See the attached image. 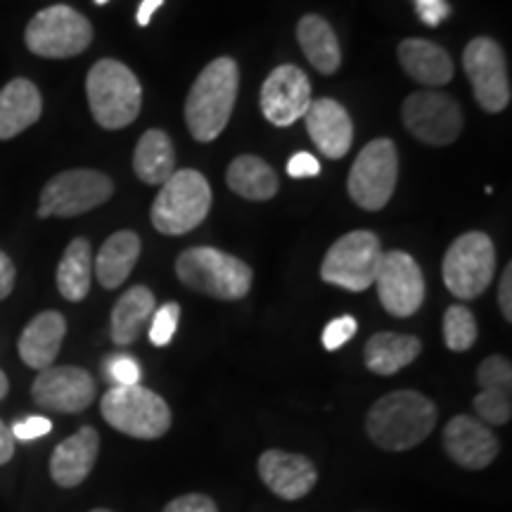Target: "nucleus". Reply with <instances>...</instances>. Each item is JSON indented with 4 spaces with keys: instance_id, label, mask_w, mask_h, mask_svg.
<instances>
[{
    "instance_id": "29",
    "label": "nucleus",
    "mask_w": 512,
    "mask_h": 512,
    "mask_svg": "<svg viewBox=\"0 0 512 512\" xmlns=\"http://www.w3.org/2000/svg\"><path fill=\"white\" fill-rule=\"evenodd\" d=\"M155 309V294L147 290V287L136 285L131 287V290H126L124 297H121L112 309V342L119 344V347H128V344L136 342L140 330H143V325L152 318Z\"/></svg>"
},
{
    "instance_id": "25",
    "label": "nucleus",
    "mask_w": 512,
    "mask_h": 512,
    "mask_svg": "<svg viewBox=\"0 0 512 512\" xmlns=\"http://www.w3.org/2000/svg\"><path fill=\"white\" fill-rule=\"evenodd\" d=\"M140 256V238L133 230H119L110 235L105 245L100 247L98 259H95V278L105 290H117L131 275Z\"/></svg>"
},
{
    "instance_id": "2",
    "label": "nucleus",
    "mask_w": 512,
    "mask_h": 512,
    "mask_svg": "<svg viewBox=\"0 0 512 512\" xmlns=\"http://www.w3.org/2000/svg\"><path fill=\"white\" fill-rule=\"evenodd\" d=\"M240 72L233 57L209 62L192 83L185 100V124L197 143H211L228 126L238 100Z\"/></svg>"
},
{
    "instance_id": "41",
    "label": "nucleus",
    "mask_w": 512,
    "mask_h": 512,
    "mask_svg": "<svg viewBox=\"0 0 512 512\" xmlns=\"http://www.w3.org/2000/svg\"><path fill=\"white\" fill-rule=\"evenodd\" d=\"M498 304H501V311L508 323H512V266L508 264L503 271L501 287H498Z\"/></svg>"
},
{
    "instance_id": "10",
    "label": "nucleus",
    "mask_w": 512,
    "mask_h": 512,
    "mask_svg": "<svg viewBox=\"0 0 512 512\" xmlns=\"http://www.w3.org/2000/svg\"><path fill=\"white\" fill-rule=\"evenodd\" d=\"M396 178H399L396 145L389 138H377L358 152L347 190L361 209L380 211L392 200Z\"/></svg>"
},
{
    "instance_id": "30",
    "label": "nucleus",
    "mask_w": 512,
    "mask_h": 512,
    "mask_svg": "<svg viewBox=\"0 0 512 512\" xmlns=\"http://www.w3.org/2000/svg\"><path fill=\"white\" fill-rule=\"evenodd\" d=\"M228 188L235 192V195L245 197V200L252 202H266L273 200L278 195L280 181L271 169V164H266L264 159L254 155H242L233 159V164L228 166L226 174Z\"/></svg>"
},
{
    "instance_id": "26",
    "label": "nucleus",
    "mask_w": 512,
    "mask_h": 512,
    "mask_svg": "<svg viewBox=\"0 0 512 512\" xmlns=\"http://www.w3.org/2000/svg\"><path fill=\"white\" fill-rule=\"evenodd\" d=\"M422 342L413 335L377 332L366 344V366L375 375H396L420 356Z\"/></svg>"
},
{
    "instance_id": "14",
    "label": "nucleus",
    "mask_w": 512,
    "mask_h": 512,
    "mask_svg": "<svg viewBox=\"0 0 512 512\" xmlns=\"http://www.w3.org/2000/svg\"><path fill=\"white\" fill-rule=\"evenodd\" d=\"M373 283L389 316L408 318L418 313L425 302V278H422L418 261L399 249L382 254Z\"/></svg>"
},
{
    "instance_id": "13",
    "label": "nucleus",
    "mask_w": 512,
    "mask_h": 512,
    "mask_svg": "<svg viewBox=\"0 0 512 512\" xmlns=\"http://www.w3.org/2000/svg\"><path fill=\"white\" fill-rule=\"evenodd\" d=\"M403 124L422 143L444 147L456 143L463 131V112L451 95L418 91L408 95L401 107Z\"/></svg>"
},
{
    "instance_id": "31",
    "label": "nucleus",
    "mask_w": 512,
    "mask_h": 512,
    "mask_svg": "<svg viewBox=\"0 0 512 512\" xmlns=\"http://www.w3.org/2000/svg\"><path fill=\"white\" fill-rule=\"evenodd\" d=\"M93 280V252L91 242L76 238L64 249L57 266V290L67 302H81L91 290Z\"/></svg>"
},
{
    "instance_id": "32",
    "label": "nucleus",
    "mask_w": 512,
    "mask_h": 512,
    "mask_svg": "<svg viewBox=\"0 0 512 512\" xmlns=\"http://www.w3.org/2000/svg\"><path fill=\"white\" fill-rule=\"evenodd\" d=\"M477 320L472 316L470 309H465L463 304L448 306L444 313V342L451 351H467L475 347L477 342Z\"/></svg>"
},
{
    "instance_id": "18",
    "label": "nucleus",
    "mask_w": 512,
    "mask_h": 512,
    "mask_svg": "<svg viewBox=\"0 0 512 512\" xmlns=\"http://www.w3.org/2000/svg\"><path fill=\"white\" fill-rule=\"evenodd\" d=\"M259 477L278 498L299 501L313 491L318 482V470L306 456L271 448V451L261 453Z\"/></svg>"
},
{
    "instance_id": "28",
    "label": "nucleus",
    "mask_w": 512,
    "mask_h": 512,
    "mask_svg": "<svg viewBox=\"0 0 512 512\" xmlns=\"http://www.w3.org/2000/svg\"><path fill=\"white\" fill-rule=\"evenodd\" d=\"M297 38L306 60L320 74H335L342 64V50L330 22L320 15H304L297 24Z\"/></svg>"
},
{
    "instance_id": "16",
    "label": "nucleus",
    "mask_w": 512,
    "mask_h": 512,
    "mask_svg": "<svg viewBox=\"0 0 512 512\" xmlns=\"http://www.w3.org/2000/svg\"><path fill=\"white\" fill-rule=\"evenodd\" d=\"M311 105V81L294 64L275 67L261 86V112L273 126H292Z\"/></svg>"
},
{
    "instance_id": "34",
    "label": "nucleus",
    "mask_w": 512,
    "mask_h": 512,
    "mask_svg": "<svg viewBox=\"0 0 512 512\" xmlns=\"http://www.w3.org/2000/svg\"><path fill=\"white\" fill-rule=\"evenodd\" d=\"M107 377L114 382V387H133V384H140V366L136 358L131 356H112L110 361L105 363Z\"/></svg>"
},
{
    "instance_id": "20",
    "label": "nucleus",
    "mask_w": 512,
    "mask_h": 512,
    "mask_svg": "<svg viewBox=\"0 0 512 512\" xmlns=\"http://www.w3.org/2000/svg\"><path fill=\"white\" fill-rule=\"evenodd\" d=\"M475 411L484 425H508L512 418V366L508 358L489 356L477 370Z\"/></svg>"
},
{
    "instance_id": "6",
    "label": "nucleus",
    "mask_w": 512,
    "mask_h": 512,
    "mask_svg": "<svg viewBox=\"0 0 512 512\" xmlns=\"http://www.w3.org/2000/svg\"><path fill=\"white\" fill-rule=\"evenodd\" d=\"M100 411L114 430L133 439H159L171 427L169 403L140 384L112 387L102 396Z\"/></svg>"
},
{
    "instance_id": "36",
    "label": "nucleus",
    "mask_w": 512,
    "mask_h": 512,
    "mask_svg": "<svg viewBox=\"0 0 512 512\" xmlns=\"http://www.w3.org/2000/svg\"><path fill=\"white\" fill-rule=\"evenodd\" d=\"M164 512H219L216 503L204 494H185L178 496L166 505Z\"/></svg>"
},
{
    "instance_id": "45",
    "label": "nucleus",
    "mask_w": 512,
    "mask_h": 512,
    "mask_svg": "<svg viewBox=\"0 0 512 512\" xmlns=\"http://www.w3.org/2000/svg\"><path fill=\"white\" fill-rule=\"evenodd\" d=\"M91 512H112V510H105V508H95V510H91Z\"/></svg>"
},
{
    "instance_id": "46",
    "label": "nucleus",
    "mask_w": 512,
    "mask_h": 512,
    "mask_svg": "<svg viewBox=\"0 0 512 512\" xmlns=\"http://www.w3.org/2000/svg\"><path fill=\"white\" fill-rule=\"evenodd\" d=\"M107 3V0H95V5H105Z\"/></svg>"
},
{
    "instance_id": "35",
    "label": "nucleus",
    "mask_w": 512,
    "mask_h": 512,
    "mask_svg": "<svg viewBox=\"0 0 512 512\" xmlns=\"http://www.w3.org/2000/svg\"><path fill=\"white\" fill-rule=\"evenodd\" d=\"M356 330H358V325H356L354 316H342V318L330 320L323 330V347L328 351L344 347V344H347L349 339L356 335Z\"/></svg>"
},
{
    "instance_id": "38",
    "label": "nucleus",
    "mask_w": 512,
    "mask_h": 512,
    "mask_svg": "<svg viewBox=\"0 0 512 512\" xmlns=\"http://www.w3.org/2000/svg\"><path fill=\"white\" fill-rule=\"evenodd\" d=\"M53 430V422L48 418H34L24 420V422H17L15 427H12V437L15 439H22V441H31V439H38V437H46V434Z\"/></svg>"
},
{
    "instance_id": "3",
    "label": "nucleus",
    "mask_w": 512,
    "mask_h": 512,
    "mask_svg": "<svg viewBox=\"0 0 512 512\" xmlns=\"http://www.w3.org/2000/svg\"><path fill=\"white\" fill-rule=\"evenodd\" d=\"M176 275L190 290L207 297L238 302L252 290V268L238 256L216 247H190L176 259Z\"/></svg>"
},
{
    "instance_id": "40",
    "label": "nucleus",
    "mask_w": 512,
    "mask_h": 512,
    "mask_svg": "<svg viewBox=\"0 0 512 512\" xmlns=\"http://www.w3.org/2000/svg\"><path fill=\"white\" fill-rule=\"evenodd\" d=\"M15 264L5 252H0V302L5 297H10V292L15 290Z\"/></svg>"
},
{
    "instance_id": "11",
    "label": "nucleus",
    "mask_w": 512,
    "mask_h": 512,
    "mask_svg": "<svg viewBox=\"0 0 512 512\" xmlns=\"http://www.w3.org/2000/svg\"><path fill=\"white\" fill-rule=\"evenodd\" d=\"M114 195V183L110 176L100 174L93 169H72L62 171L50 178L41 192V204H38V216H62L72 219L81 216L100 204H105Z\"/></svg>"
},
{
    "instance_id": "24",
    "label": "nucleus",
    "mask_w": 512,
    "mask_h": 512,
    "mask_svg": "<svg viewBox=\"0 0 512 512\" xmlns=\"http://www.w3.org/2000/svg\"><path fill=\"white\" fill-rule=\"evenodd\" d=\"M43 100L29 79H15L0 91V140H10L41 119Z\"/></svg>"
},
{
    "instance_id": "1",
    "label": "nucleus",
    "mask_w": 512,
    "mask_h": 512,
    "mask_svg": "<svg viewBox=\"0 0 512 512\" xmlns=\"http://www.w3.org/2000/svg\"><path fill=\"white\" fill-rule=\"evenodd\" d=\"M437 406L415 389H399L373 403L366 418V432L384 451H408L430 437L437 425Z\"/></svg>"
},
{
    "instance_id": "9",
    "label": "nucleus",
    "mask_w": 512,
    "mask_h": 512,
    "mask_svg": "<svg viewBox=\"0 0 512 512\" xmlns=\"http://www.w3.org/2000/svg\"><path fill=\"white\" fill-rule=\"evenodd\" d=\"M496 273V247L489 235L465 233L444 256V283L458 299H477Z\"/></svg>"
},
{
    "instance_id": "21",
    "label": "nucleus",
    "mask_w": 512,
    "mask_h": 512,
    "mask_svg": "<svg viewBox=\"0 0 512 512\" xmlns=\"http://www.w3.org/2000/svg\"><path fill=\"white\" fill-rule=\"evenodd\" d=\"M100 453V434L93 427H81L79 432L64 439L50 458V477L62 489H74L91 475Z\"/></svg>"
},
{
    "instance_id": "7",
    "label": "nucleus",
    "mask_w": 512,
    "mask_h": 512,
    "mask_svg": "<svg viewBox=\"0 0 512 512\" xmlns=\"http://www.w3.org/2000/svg\"><path fill=\"white\" fill-rule=\"evenodd\" d=\"M93 27L81 12L69 5H53L36 12L24 31V43L31 53L48 60H67L91 46Z\"/></svg>"
},
{
    "instance_id": "22",
    "label": "nucleus",
    "mask_w": 512,
    "mask_h": 512,
    "mask_svg": "<svg viewBox=\"0 0 512 512\" xmlns=\"http://www.w3.org/2000/svg\"><path fill=\"white\" fill-rule=\"evenodd\" d=\"M67 335V320L57 311H43L31 320L19 335V356L34 370H46L60 354L62 339Z\"/></svg>"
},
{
    "instance_id": "43",
    "label": "nucleus",
    "mask_w": 512,
    "mask_h": 512,
    "mask_svg": "<svg viewBox=\"0 0 512 512\" xmlns=\"http://www.w3.org/2000/svg\"><path fill=\"white\" fill-rule=\"evenodd\" d=\"M162 5H164V0H143V3H140V8H138V17H136L140 27H147L152 15H155V12L162 8Z\"/></svg>"
},
{
    "instance_id": "5",
    "label": "nucleus",
    "mask_w": 512,
    "mask_h": 512,
    "mask_svg": "<svg viewBox=\"0 0 512 512\" xmlns=\"http://www.w3.org/2000/svg\"><path fill=\"white\" fill-rule=\"evenodd\" d=\"M211 209V188L200 171H174L152 202L150 219L162 235H185L207 219Z\"/></svg>"
},
{
    "instance_id": "19",
    "label": "nucleus",
    "mask_w": 512,
    "mask_h": 512,
    "mask_svg": "<svg viewBox=\"0 0 512 512\" xmlns=\"http://www.w3.org/2000/svg\"><path fill=\"white\" fill-rule=\"evenodd\" d=\"M306 131L328 159H342L354 143V124L349 112L330 98L311 100L304 114Z\"/></svg>"
},
{
    "instance_id": "33",
    "label": "nucleus",
    "mask_w": 512,
    "mask_h": 512,
    "mask_svg": "<svg viewBox=\"0 0 512 512\" xmlns=\"http://www.w3.org/2000/svg\"><path fill=\"white\" fill-rule=\"evenodd\" d=\"M178 318H181V306L176 302L164 304L162 309H155L152 313V325H150V342L155 347H166L176 335Z\"/></svg>"
},
{
    "instance_id": "17",
    "label": "nucleus",
    "mask_w": 512,
    "mask_h": 512,
    "mask_svg": "<svg viewBox=\"0 0 512 512\" xmlns=\"http://www.w3.org/2000/svg\"><path fill=\"white\" fill-rule=\"evenodd\" d=\"M444 448L448 458L465 470H484L498 458L501 444L482 420L456 415L444 430Z\"/></svg>"
},
{
    "instance_id": "15",
    "label": "nucleus",
    "mask_w": 512,
    "mask_h": 512,
    "mask_svg": "<svg viewBox=\"0 0 512 512\" xmlns=\"http://www.w3.org/2000/svg\"><path fill=\"white\" fill-rule=\"evenodd\" d=\"M95 380L83 368L50 366L41 370L31 396L41 408L55 413H81L95 401Z\"/></svg>"
},
{
    "instance_id": "27",
    "label": "nucleus",
    "mask_w": 512,
    "mask_h": 512,
    "mask_svg": "<svg viewBox=\"0 0 512 512\" xmlns=\"http://www.w3.org/2000/svg\"><path fill=\"white\" fill-rule=\"evenodd\" d=\"M136 176L147 185H164L176 171V150L171 138L159 128H150L140 136L133 155Z\"/></svg>"
},
{
    "instance_id": "12",
    "label": "nucleus",
    "mask_w": 512,
    "mask_h": 512,
    "mask_svg": "<svg viewBox=\"0 0 512 512\" xmlns=\"http://www.w3.org/2000/svg\"><path fill=\"white\" fill-rule=\"evenodd\" d=\"M465 74L472 83V91L484 112L498 114L510 105V76L503 48L494 38H472L463 53Z\"/></svg>"
},
{
    "instance_id": "39",
    "label": "nucleus",
    "mask_w": 512,
    "mask_h": 512,
    "mask_svg": "<svg viewBox=\"0 0 512 512\" xmlns=\"http://www.w3.org/2000/svg\"><path fill=\"white\" fill-rule=\"evenodd\" d=\"M287 174L292 178H313L320 174V162L313 155H309V152H297L287 162Z\"/></svg>"
},
{
    "instance_id": "44",
    "label": "nucleus",
    "mask_w": 512,
    "mask_h": 512,
    "mask_svg": "<svg viewBox=\"0 0 512 512\" xmlns=\"http://www.w3.org/2000/svg\"><path fill=\"white\" fill-rule=\"evenodd\" d=\"M10 384H8V377H5L3 370H0V399H5V394H8Z\"/></svg>"
},
{
    "instance_id": "4",
    "label": "nucleus",
    "mask_w": 512,
    "mask_h": 512,
    "mask_svg": "<svg viewBox=\"0 0 512 512\" xmlns=\"http://www.w3.org/2000/svg\"><path fill=\"white\" fill-rule=\"evenodd\" d=\"M86 95L93 119L107 131H119L138 119L143 88L138 76L117 60L93 64L86 79Z\"/></svg>"
},
{
    "instance_id": "37",
    "label": "nucleus",
    "mask_w": 512,
    "mask_h": 512,
    "mask_svg": "<svg viewBox=\"0 0 512 512\" xmlns=\"http://www.w3.org/2000/svg\"><path fill=\"white\" fill-rule=\"evenodd\" d=\"M415 10H418L422 22L430 24V27H439L451 15L446 0H415Z\"/></svg>"
},
{
    "instance_id": "8",
    "label": "nucleus",
    "mask_w": 512,
    "mask_h": 512,
    "mask_svg": "<svg viewBox=\"0 0 512 512\" xmlns=\"http://www.w3.org/2000/svg\"><path fill=\"white\" fill-rule=\"evenodd\" d=\"M382 254V242L375 233L354 230L328 249L320 266V278L349 292H363L373 285Z\"/></svg>"
},
{
    "instance_id": "42",
    "label": "nucleus",
    "mask_w": 512,
    "mask_h": 512,
    "mask_svg": "<svg viewBox=\"0 0 512 512\" xmlns=\"http://www.w3.org/2000/svg\"><path fill=\"white\" fill-rule=\"evenodd\" d=\"M12 456H15V437L10 427H5V422L0 420V465L10 463Z\"/></svg>"
},
{
    "instance_id": "23",
    "label": "nucleus",
    "mask_w": 512,
    "mask_h": 512,
    "mask_svg": "<svg viewBox=\"0 0 512 512\" xmlns=\"http://www.w3.org/2000/svg\"><path fill=\"white\" fill-rule=\"evenodd\" d=\"M399 62L411 79L422 86H446L453 79V62L448 53L437 43L425 41V38H406L399 46Z\"/></svg>"
}]
</instances>
